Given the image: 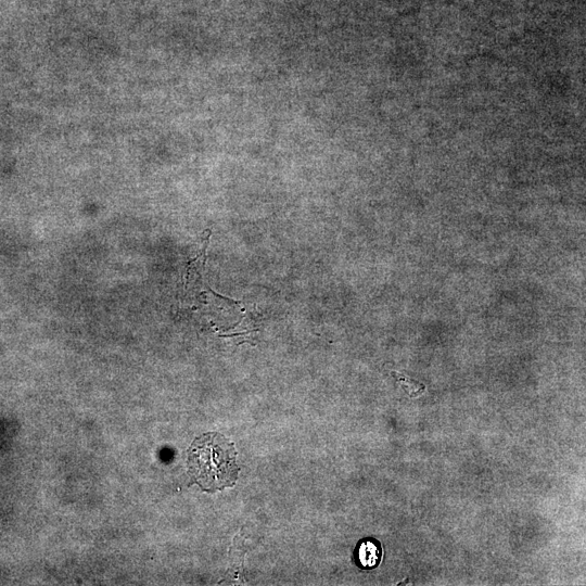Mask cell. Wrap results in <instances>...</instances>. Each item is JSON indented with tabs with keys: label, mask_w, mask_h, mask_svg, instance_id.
<instances>
[{
	"label": "cell",
	"mask_w": 586,
	"mask_h": 586,
	"mask_svg": "<svg viewBox=\"0 0 586 586\" xmlns=\"http://www.w3.org/2000/svg\"><path fill=\"white\" fill-rule=\"evenodd\" d=\"M357 560L365 569L373 568L380 560V549L372 540H362L357 548Z\"/></svg>",
	"instance_id": "obj_2"
},
{
	"label": "cell",
	"mask_w": 586,
	"mask_h": 586,
	"mask_svg": "<svg viewBox=\"0 0 586 586\" xmlns=\"http://www.w3.org/2000/svg\"><path fill=\"white\" fill-rule=\"evenodd\" d=\"M235 449L218 433H207L194 440L188 454V467L196 483L214 492L234 484L239 474Z\"/></svg>",
	"instance_id": "obj_1"
}]
</instances>
